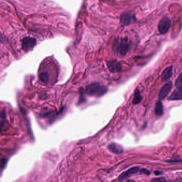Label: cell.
<instances>
[{
  "label": "cell",
  "instance_id": "52a82bcc",
  "mask_svg": "<svg viewBox=\"0 0 182 182\" xmlns=\"http://www.w3.org/2000/svg\"><path fill=\"white\" fill-rule=\"evenodd\" d=\"M107 66L109 68L110 72L112 73H116L120 72L122 68V66L120 63H119L117 60H111L107 63Z\"/></svg>",
  "mask_w": 182,
  "mask_h": 182
},
{
  "label": "cell",
  "instance_id": "9a60e30c",
  "mask_svg": "<svg viewBox=\"0 0 182 182\" xmlns=\"http://www.w3.org/2000/svg\"><path fill=\"white\" fill-rule=\"evenodd\" d=\"M175 86L177 89H182V73L177 78L175 81Z\"/></svg>",
  "mask_w": 182,
  "mask_h": 182
},
{
  "label": "cell",
  "instance_id": "30bf717a",
  "mask_svg": "<svg viewBox=\"0 0 182 182\" xmlns=\"http://www.w3.org/2000/svg\"><path fill=\"white\" fill-rule=\"evenodd\" d=\"M173 76V66H169L166 67L164 70H163L161 74L162 80L163 81H166L169 78H171V76Z\"/></svg>",
  "mask_w": 182,
  "mask_h": 182
},
{
  "label": "cell",
  "instance_id": "6da1fadb",
  "mask_svg": "<svg viewBox=\"0 0 182 182\" xmlns=\"http://www.w3.org/2000/svg\"><path fill=\"white\" fill-rule=\"evenodd\" d=\"M108 89L105 86L97 82H94L88 85L86 88V93L90 96L101 97L107 92Z\"/></svg>",
  "mask_w": 182,
  "mask_h": 182
},
{
  "label": "cell",
  "instance_id": "ac0fdd59",
  "mask_svg": "<svg viewBox=\"0 0 182 182\" xmlns=\"http://www.w3.org/2000/svg\"><path fill=\"white\" fill-rule=\"evenodd\" d=\"M161 174V172L160 171H159V172H158V171H155V175H159V174Z\"/></svg>",
  "mask_w": 182,
  "mask_h": 182
},
{
  "label": "cell",
  "instance_id": "277c9868",
  "mask_svg": "<svg viewBox=\"0 0 182 182\" xmlns=\"http://www.w3.org/2000/svg\"><path fill=\"white\" fill-rule=\"evenodd\" d=\"M37 44V40L33 37H26L22 40V49L25 51H28L32 49Z\"/></svg>",
  "mask_w": 182,
  "mask_h": 182
},
{
  "label": "cell",
  "instance_id": "2e32d148",
  "mask_svg": "<svg viewBox=\"0 0 182 182\" xmlns=\"http://www.w3.org/2000/svg\"><path fill=\"white\" fill-rule=\"evenodd\" d=\"M151 182H167V181L164 177H158L152 179Z\"/></svg>",
  "mask_w": 182,
  "mask_h": 182
},
{
  "label": "cell",
  "instance_id": "d6986e66",
  "mask_svg": "<svg viewBox=\"0 0 182 182\" xmlns=\"http://www.w3.org/2000/svg\"><path fill=\"white\" fill-rule=\"evenodd\" d=\"M126 182H135V181H133V180H132V179H130V180H128V181H127Z\"/></svg>",
  "mask_w": 182,
  "mask_h": 182
},
{
  "label": "cell",
  "instance_id": "4fadbf2b",
  "mask_svg": "<svg viewBox=\"0 0 182 182\" xmlns=\"http://www.w3.org/2000/svg\"><path fill=\"white\" fill-rule=\"evenodd\" d=\"M155 113L157 116H162L163 114V105L161 101H158L155 104Z\"/></svg>",
  "mask_w": 182,
  "mask_h": 182
},
{
  "label": "cell",
  "instance_id": "e0dca14e",
  "mask_svg": "<svg viewBox=\"0 0 182 182\" xmlns=\"http://www.w3.org/2000/svg\"><path fill=\"white\" fill-rule=\"evenodd\" d=\"M7 159H4L3 160H2V165H1V169H2V170H3L4 168L5 167L4 165H6V163H7Z\"/></svg>",
  "mask_w": 182,
  "mask_h": 182
},
{
  "label": "cell",
  "instance_id": "8992f818",
  "mask_svg": "<svg viewBox=\"0 0 182 182\" xmlns=\"http://www.w3.org/2000/svg\"><path fill=\"white\" fill-rule=\"evenodd\" d=\"M172 87H173L172 82L171 81H169L166 83L161 88L158 96V98L160 101H163L168 96L169 94L171 91Z\"/></svg>",
  "mask_w": 182,
  "mask_h": 182
},
{
  "label": "cell",
  "instance_id": "9c48e42d",
  "mask_svg": "<svg viewBox=\"0 0 182 182\" xmlns=\"http://www.w3.org/2000/svg\"><path fill=\"white\" fill-rule=\"evenodd\" d=\"M108 149L110 151L115 154H121L123 152V147L117 143H111L108 146Z\"/></svg>",
  "mask_w": 182,
  "mask_h": 182
},
{
  "label": "cell",
  "instance_id": "7c38bea8",
  "mask_svg": "<svg viewBox=\"0 0 182 182\" xmlns=\"http://www.w3.org/2000/svg\"><path fill=\"white\" fill-rule=\"evenodd\" d=\"M143 99V97L140 94V90L138 88H136L134 93V97L133 99V104L134 105L139 104Z\"/></svg>",
  "mask_w": 182,
  "mask_h": 182
},
{
  "label": "cell",
  "instance_id": "7a4b0ae2",
  "mask_svg": "<svg viewBox=\"0 0 182 182\" xmlns=\"http://www.w3.org/2000/svg\"><path fill=\"white\" fill-rule=\"evenodd\" d=\"M114 50L118 56H126L130 50V42L127 38L118 39L114 43Z\"/></svg>",
  "mask_w": 182,
  "mask_h": 182
},
{
  "label": "cell",
  "instance_id": "5bb4252c",
  "mask_svg": "<svg viewBox=\"0 0 182 182\" xmlns=\"http://www.w3.org/2000/svg\"><path fill=\"white\" fill-rule=\"evenodd\" d=\"M39 79L44 83H47L49 80V76L47 72H42L39 74Z\"/></svg>",
  "mask_w": 182,
  "mask_h": 182
},
{
  "label": "cell",
  "instance_id": "5b68a950",
  "mask_svg": "<svg viewBox=\"0 0 182 182\" xmlns=\"http://www.w3.org/2000/svg\"><path fill=\"white\" fill-rule=\"evenodd\" d=\"M171 25V21L168 17H164L160 20L159 25L158 29L161 34H165L169 29Z\"/></svg>",
  "mask_w": 182,
  "mask_h": 182
},
{
  "label": "cell",
  "instance_id": "3957f363",
  "mask_svg": "<svg viewBox=\"0 0 182 182\" xmlns=\"http://www.w3.org/2000/svg\"><path fill=\"white\" fill-rule=\"evenodd\" d=\"M136 21V17L134 14L129 12H124L120 17V23L122 25L128 26Z\"/></svg>",
  "mask_w": 182,
  "mask_h": 182
},
{
  "label": "cell",
  "instance_id": "ba28073f",
  "mask_svg": "<svg viewBox=\"0 0 182 182\" xmlns=\"http://www.w3.org/2000/svg\"><path fill=\"white\" fill-rule=\"evenodd\" d=\"M140 170V167H137V166L130 168L127 171H124V172H123V173L121 174L120 176H119V180L120 181H122L123 180L126 179L127 177H128L133 174H136V173H137L138 171H139Z\"/></svg>",
  "mask_w": 182,
  "mask_h": 182
},
{
  "label": "cell",
  "instance_id": "8fae6325",
  "mask_svg": "<svg viewBox=\"0 0 182 182\" xmlns=\"http://www.w3.org/2000/svg\"><path fill=\"white\" fill-rule=\"evenodd\" d=\"M169 101L182 100V89H176L172 93L168 99Z\"/></svg>",
  "mask_w": 182,
  "mask_h": 182
}]
</instances>
